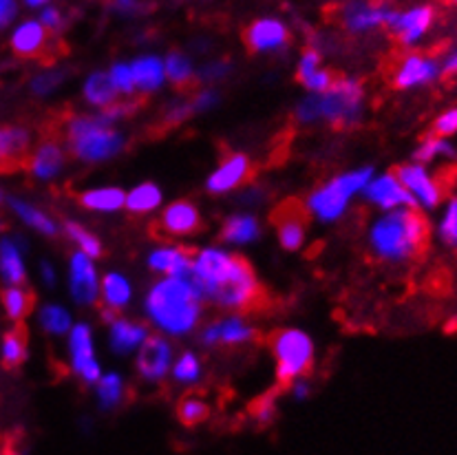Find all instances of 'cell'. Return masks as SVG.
Returning <instances> with one entry per match:
<instances>
[{
    "label": "cell",
    "mask_w": 457,
    "mask_h": 455,
    "mask_svg": "<svg viewBox=\"0 0 457 455\" xmlns=\"http://www.w3.org/2000/svg\"><path fill=\"white\" fill-rule=\"evenodd\" d=\"M362 193H365L367 202L374 203L382 212L395 211V208H416V202H413V197L404 188L403 182L395 178V173L371 178L365 188H362Z\"/></svg>",
    "instance_id": "obj_19"
},
{
    "label": "cell",
    "mask_w": 457,
    "mask_h": 455,
    "mask_svg": "<svg viewBox=\"0 0 457 455\" xmlns=\"http://www.w3.org/2000/svg\"><path fill=\"white\" fill-rule=\"evenodd\" d=\"M431 236L427 212L418 208H395L385 211L371 221L367 230V244L376 261L385 266H407L424 254Z\"/></svg>",
    "instance_id": "obj_2"
},
{
    "label": "cell",
    "mask_w": 457,
    "mask_h": 455,
    "mask_svg": "<svg viewBox=\"0 0 457 455\" xmlns=\"http://www.w3.org/2000/svg\"><path fill=\"white\" fill-rule=\"evenodd\" d=\"M230 71H232V64L228 62V60H214V62H208L206 67L199 69L197 80L204 82V85H214V82L223 80Z\"/></svg>",
    "instance_id": "obj_48"
},
{
    "label": "cell",
    "mask_w": 457,
    "mask_h": 455,
    "mask_svg": "<svg viewBox=\"0 0 457 455\" xmlns=\"http://www.w3.org/2000/svg\"><path fill=\"white\" fill-rule=\"evenodd\" d=\"M111 80H113L115 89H118L120 95H133L135 91V80H133V69L126 62H115L111 67Z\"/></svg>",
    "instance_id": "obj_46"
},
{
    "label": "cell",
    "mask_w": 457,
    "mask_h": 455,
    "mask_svg": "<svg viewBox=\"0 0 457 455\" xmlns=\"http://www.w3.org/2000/svg\"><path fill=\"white\" fill-rule=\"evenodd\" d=\"M27 277L25 241L12 232H0V285H25Z\"/></svg>",
    "instance_id": "obj_17"
},
{
    "label": "cell",
    "mask_w": 457,
    "mask_h": 455,
    "mask_svg": "<svg viewBox=\"0 0 457 455\" xmlns=\"http://www.w3.org/2000/svg\"><path fill=\"white\" fill-rule=\"evenodd\" d=\"M365 111V89L356 78H336L323 93H310L298 102L296 120L301 124H332L336 128L356 127Z\"/></svg>",
    "instance_id": "obj_4"
},
{
    "label": "cell",
    "mask_w": 457,
    "mask_h": 455,
    "mask_svg": "<svg viewBox=\"0 0 457 455\" xmlns=\"http://www.w3.org/2000/svg\"><path fill=\"white\" fill-rule=\"evenodd\" d=\"M0 232H3V226H0Z\"/></svg>",
    "instance_id": "obj_61"
},
{
    "label": "cell",
    "mask_w": 457,
    "mask_h": 455,
    "mask_svg": "<svg viewBox=\"0 0 457 455\" xmlns=\"http://www.w3.org/2000/svg\"><path fill=\"white\" fill-rule=\"evenodd\" d=\"M252 175V161L244 153L228 155L206 179V190L210 194H228L244 186Z\"/></svg>",
    "instance_id": "obj_21"
},
{
    "label": "cell",
    "mask_w": 457,
    "mask_h": 455,
    "mask_svg": "<svg viewBox=\"0 0 457 455\" xmlns=\"http://www.w3.org/2000/svg\"><path fill=\"white\" fill-rule=\"evenodd\" d=\"M394 173L403 182L404 188L409 190L418 211H437L446 199V186L433 173L431 166H424L420 161H407V164H400Z\"/></svg>",
    "instance_id": "obj_8"
},
{
    "label": "cell",
    "mask_w": 457,
    "mask_h": 455,
    "mask_svg": "<svg viewBox=\"0 0 457 455\" xmlns=\"http://www.w3.org/2000/svg\"><path fill=\"white\" fill-rule=\"evenodd\" d=\"M244 43L252 54H274L290 43V29L278 18H259L248 25Z\"/></svg>",
    "instance_id": "obj_20"
},
{
    "label": "cell",
    "mask_w": 457,
    "mask_h": 455,
    "mask_svg": "<svg viewBox=\"0 0 457 455\" xmlns=\"http://www.w3.org/2000/svg\"><path fill=\"white\" fill-rule=\"evenodd\" d=\"M172 356H175V352H172L168 338L146 336V341L137 347V359H135L137 374L146 383H160V380H164L170 374Z\"/></svg>",
    "instance_id": "obj_15"
},
{
    "label": "cell",
    "mask_w": 457,
    "mask_h": 455,
    "mask_svg": "<svg viewBox=\"0 0 457 455\" xmlns=\"http://www.w3.org/2000/svg\"><path fill=\"white\" fill-rule=\"evenodd\" d=\"M440 217H437L436 224V235L446 248L457 250V193L446 194V199L442 202Z\"/></svg>",
    "instance_id": "obj_40"
},
{
    "label": "cell",
    "mask_w": 457,
    "mask_h": 455,
    "mask_svg": "<svg viewBox=\"0 0 457 455\" xmlns=\"http://www.w3.org/2000/svg\"><path fill=\"white\" fill-rule=\"evenodd\" d=\"M7 34V46L16 58L31 60L40 58L49 46V31L38 18H18Z\"/></svg>",
    "instance_id": "obj_14"
},
{
    "label": "cell",
    "mask_w": 457,
    "mask_h": 455,
    "mask_svg": "<svg viewBox=\"0 0 457 455\" xmlns=\"http://www.w3.org/2000/svg\"><path fill=\"white\" fill-rule=\"evenodd\" d=\"M29 356V347H27V336L22 329H9L0 338V363L9 369L21 367Z\"/></svg>",
    "instance_id": "obj_37"
},
{
    "label": "cell",
    "mask_w": 457,
    "mask_h": 455,
    "mask_svg": "<svg viewBox=\"0 0 457 455\" xmlns=\"http://www.w3.org/2000/svg\"><path fill=\"white\" fill-rule=\"evenodd\" d=\"M442 80V60L431 54L409 51L395 60L391 69V85L398 91H413Z\"/></svg>",
    "instance_id": "obj_9"
},
{
    "label": "cell",
    "mask_w": 457,
    "mask_h": 455,
    "mask_svg": "<svg viewBox=\"0 0 457 455\" xmlns=\"http://www.w3.org/2000/svg\"><path fill=\"white\" fill-rule=\"evenodd\" d=\"M100 301L106 312H122L133 301V283L120 272H109L100 278Z\"/></svg>",
    "instance_id": "obj_29"
},
{
    "label": "cell",
    "mask_w": 457,
    "mask_h": 455,
    "mask_svg": "<svg viewBox=\"0 0 457 455\" xmlns=\"http://www.w3.org/2000/svg\"><path fill=\"white\" fill-rule=\"evenodd\" d=\"M433 136H440V137L457 136V106L437 115L436 122H433Z\"/></svg>",
    "instance_id": "obj_50"
},
{
    "label": "cell",
    "mask_w": 457,
    "mask_h": 455,
    "mask_svg": "<svg viewBox=\"0 0 457 455\" xmlns=\"http://www.w3.org/2000/svg\"><path fill=\"white\" fill-rule=\"evenodd\" d=\"M0 308L12 323L21 325L34 310V294L27 285H4L0 292Z\"/></svg>",
    "instance_id": "obj_35"
},
{
    "label": "cell",
    "mask_w": 457,
    "mask_h": 455,
    "mask_svg": "<svg viewBox=\"0 0 457 455\" xmlns=\"http://www.w3.org/2000/svg\"><path fill=\"white\" fill-rule=\"evenodd\" d=\"M7 208L22 226L29 228V230L38 232L42 236H55L58 235V224H55L54 217L49 212L42 211L36 203L27 202L22 197H7Z\"/></svg>",
    "instance_id": "obj_26"
},
{
    "label": "cell",
    "mask_w": 457,
    "mask_h": 455,
    "mask_svg": "<svg viewBox=\"0 0 457 455\" xmlns=\"http://www.w3.org/2000/svg\"><path fill=\"white\" fill-rule=\"evenodd\" d=\"M433 25H436V9L431 4H416L411 9H404V12L395 9L386 29L394 34V38L400 45L411 49V46L422 43L424 36L433 29Z\"/></svg>",
    "instance_id": "obj_12"
},
{
    "label": "cell",
    "mask_w": 457,
    "mask_h": 455,
    "mask_svg": "<svg viewBox=\"0 0 457 455\" xmlns=\"http://www.w3.org/2000/svg\"><path fill=\"white\" fill-rule=\"evenodd\" d=\"M219 102V95L214 89H202L199 93H195L193 100H190V104H193V111L195 113H204V111H210L214 109Z\"/></svg>",
    "instance_id": "obj_53"
},
{
    "label": "cell",
    "mask_w": 457,
    "mask_h": 455,
    "mask_svg": "<svg viewBox=\"0 0 457 455\" xmlns=\"http://www.w3.org/2000/svg\"><path fill=\"white\" fill-rule=\"evenodd\" d=\"M162 232L170 236H190L202 228V212L188 199L172 202L160 215Z\"/></svg>",
    "instance_id": "obj_23"
},
{
    "label": "cell",
    "mask_w": 457,
    "mask_h": 455,
    "mask_svg": "<svg viewBox=\"0 0 457 455\" xmlns=\"http://www.w3.org/2000/svg\"><path fill=\"white\" fill-rule=\"evenodd\" d=\"M38 325L45 334L60 338L64 334H69V329L73 327V318L64 305L45 303L38 310Z\"/></svg>",
    "instance_id": "obj_39"
},
{
    "label": "cell",
    "mask_w": 457,
    "mask_h": 455,
    "mask_svg": "<svg viewBox=\"0 0 457 455\" xmlns=\"http://www.w3.org/2000/svg\"><path fill=\"white\" fill-rule=\"evenodd\" d=\"M111 12L118 13V16H137L146 9L144 0H109Z\"/></svg>",
    "instance_id": "obj_52"
},
{
    "label": "cell",
    "mask_w": 457,
    "mask_h": 455,
    "mask_svg": "<svg viewBox=\"0 0 457 455\" xmlns=\"http://www.w3.org/2000/svg\"><path fill=\"white\" fill-rule=\"evenodd\" d=\"M40 281L45 283L46 287H54L55 281H58V274H55V268L51 266L49 261L40 263Z\"/></svg>",
    "instance_id": "obj_56"
},
{
    "label": "cell",
    "mask_w": 457,
    "mask_h": 455,
    "mask_svg": "<svg viewBox=\"0 0 457 455\" xmlns=\"http://www.w3.org/2000/svg\"><path fill=\"white\" fill-rule=\"evenodd\" d=\"M223 244L228 245H248L261 236V224L254 215H232L223 221L219 232Z\"/></svg>",
    "instance_id": "obj_34"
},
{
    "label": "cell",
    "mask_w": 457,
    "mask_h": 455,
    "mask_svg": "<svg viewBox=\"0 0 457 455\" xmlns=\"http://www.w3.org/2000/svg\"><path fill=\"white\" fill-rule=\"evenodd\" d=\"M177 416H179L181 425L195 426L202 425L204 420L210 416V407L204 398L199 396H188L179 402V410H177Z\"/></svg>",
    "instance_id": "obj_44"
},
{
    "label": "cell",
    "mask_w": 457,
    "mask_h": 455,
    "mask_svg": "<svg viewBox=\"0 0 457 455\" xmlns=\"http://www.w3.org/2000/svg\"><path fill=\"white\" fill-rule=\"evenodd\" d=\"M4 203H7V194H4L3 186H0V208H3V206H4Z\"/></svg>",
    "instance_id": "obj_58"
},
{
    "label": "cell",
    "mask_w": 457,
    "mask_h": 455,
    "mask_svg": "<svg viewBox=\"0 0 457 455\" xmlns=\"http://www.w3.org/2000/svg\"><path fill=\"white\" fill-rule=\"evenodd\" d=\"M274 360H277V378L281 385H292L303 378L314 365V343L303 329H278L270 341Z\"/></svg>",
    "instance_id": "obj_7"
},
{
    "label": "cell",
    "mask_w": 457,
    "mask_h": 455,
    "mask_svg": "<svg viewBox=\"0 0 457 455\" xmlns=\"http://www.w3.org/2000/svg\"><path fill=\"white\" fill-rule=\"evenodd\" d=\"M118 95L120 93L115 89L109 71H93L82 85L84 102L96 111H102L106 109V106L115 104V102H118Z\"/></svg>",
    "instance_id": "obj_33"
},
{
    "label": "cell",
    "mask_w": 457,
    "mask_h": 455,
    "mask_svg": "<svg viewBox=\"0 0 457 455\" xmlns=\"http://www.w3.org/2000/svg\"><path fill=\"white\" fill-rule=\"evenodd\" d=\"M250 341H254V329L241 317H226L221 320H214V323H208L202 329V343L206 347H239Z\"/></svg>",
    "instance_id": "obj_22"
},
{
    "label": "cell",
    "mask_w": 457,
    "mask_h": 455,
    "mask_svg": "<svg viewBox=\"0 0 457 455\" xmlns=\"http://www.w3.org/2000/svg\"><path fill=\"white\" fill-rule=\"evenodd\" d=\"M69 153L84 164H104L124 151L126 137L104 115H71L64 124Z\"/></svg>",
    "instance_id": "obj_5"
},
{
    "label": "cell",
    "mask_w": 457,
    "mask_h": 455,
    "mask_svg": "<svg viewBox=\"0 0 457 455\" xmlns=\"http://www.w3.org/2000/svg\"><path fill=\"white\" fill-rule=\"evenodd\" d=\"M202 290L188 270L177 277H162L146 292L144 312L166 336H186L202 320Z\"/></svg>",
    "instance_id": "obj_3"
},
{
    "label": "cell",
    "mask_w": 457,
    "mask_h": 455,
    "mask_svg": "<svg viewBox=\"0 0 457 455\" xmlns=\"http://www.w3.org/2000/svg\"><path fill=\"white\" fill-rule=\"evenodd\" d=\"M446 3H449V4H455V7H457V0H446Z\"/></svg>",
    "instance_id": "obj_59"
},
{
    "label": "cell",
    "mask_w": 457,
    "mask_h": 455,
    "mask_svg": "<svg viewBox=\"0 0 457 455\" xmlns=\"http://www.w3.org/2000/svg\"><path fill=\"white\" fill-rule=\"evenodd\" d=\"M148 336V327L144 323H135L129 318H118L111 320L109 327V347L115 354H130V352L137 350Z\"/></svg>",
    "instance_id": "obj_28"
},
{
    "label": "cell",
    "mask_w": 457,
    "mask_h": 455,
    "mask_svg": "<svg viewBox=\"0 0 457 455\" xmlns=\"http://www.w3.org/2000/svg\"><path fill=\"white\" fill-rule=\"evenodd\" d=\"M442 60V78H457V46L446 51Z\"/></svg>",
    "instance_id": "obj_55"
},
{
    "label": "cell",
    "mask_w": 457,
    "mask_h": 455,
    "mask_svg": "<svg viewBox=\"0 0 457 455\" xmlns=\"http://www.w3.org/2000/svg\"><path fill=\"white\" fill-rule=\"evenodd\" d=\"M21 0H0V31H7L21 16Z\"/></svg>",
    "instance_id": "obj_51"
},
{
    "label": "cell",
    "mask_w": 457,
    "mask_h": 455,
    "mask_svg": "<svg viewBox=\"0 0 457 455\" xmlns=\"http://www.w3.org/2000/svg\"><path fill=\"white\" fill-rule=\"evenodd\" d=\"M148 268L162 277H177L193 268V254L181 245H160L146 259Z\"/></svg>",
    "instance_id": "obj_27"
},
{
    "label": "cell",
    "mask_w": 457,
    "mask_h": 455,
    "mask_svg": "<svg viewBox=\"0 0 457 455\" xmlns=\"http://www.w3.org/2000/svg\"><path fill=\"white\" fill-rule=\"evenodd\" d=\"M170 374L175 383L179 385H195L202 378V363L193 352H184L177 360H172Z\"/></svg>",
    "instance_id": "obj_43"
},
{
    "label": "cell",
    "mask_w": 457,
    "mask_h": 455,
    "mask_svg": "<svg viewBox=\"0 0 457 455\" xmlns=\"http://www.w3.org/2000/svg\"><path fill=\"white\" fill-rule=\"evenodd\" d=\"M166 69V80L175 85L177 89H190L195 80H197V71H195L193 62L186 54L181 51H170L164 60Z\"/></svg>",
    "instance_id": "obj_38"
},
{
    "label": "cell",
    "mask_w": 457,
    "mask_h": 455,
    "mask_svg": "<svg viewBox=\"0 0 457 455\" xmlns=\"http://www.w3.org/2000/svg\"><path fill=\"white\" fill-rule=\"evenodd\" d=\"M69 360L71 369L82 383L96 385L102 376V367L96 359L93 332L87 323H78L69 329Z\"/></svg>",
    "instance_id": "obj_13"
},
{
    "label": "cell",
    "mask_w": 457,
    "mask_h": 455,
    "mask_svg": "<svg viewBox=\"0 0 457 455\" xmlns=\"http://www.w3.org/2000/svg\"><path fill=\"white\" fill-rule=\"evenodd\" d=\"M130 69H133V80L135 89L142 93H155L164 87L166 82V69L164 60L160 55H139L137 60L130 62Z\"/></svg>",
    "instance_id": "obj_30"
},
{
    "label": "cell",
    "mask_w": 457,
    "mask_h": 455,
    "mask_svg": "<svg viewBox=\"0 0 457 455\" xmlns=\"http://www.w3.org/2000/svg\"><path fill=\"white\" fill-rule=\"evenodd\" d=\"M296 78L303 87L310 93H323L334 85L336 76L329 69H325L320 64V51L310 46V49L303 51L301 60H298L296 67Z\"/></svg>",
    "instance_id": "obj_25"
},
{
    "label": "cell",
    "mask_w": 457,
    "mask_h": 455,
    "mask_svg": "<svg viewBox=\"0 0 457 455\" xmlns=\"http://www.w3.org/2000/svg\"><path fill=\"white\" fill-rule=\"evenodd\" d=\"M272 224L277 228L278 244L287 252H296L305 244L307 230V215L305 208L298 202H286L274 211Z\"/></svg>",
    "instance_id": "obj_18"
},
{
    "label": "cell",
    "mask_w": 457,
    "mask_h": 455,
    "mask_svg": "<svg viewBox=\"0 0 457 455\" xmlns=\"http://www.w3.org/2000/svg\"><path fill=\"white\" fill-rule=\"evenodd\" d=\"M453 320H455V323H457V314H455V317H453Z\"/></svg>",
    "instance_id": "obj_60"
},
{
    "label": "cell",
    "mask_w": 457,
    "mask_h": 455,
    "mask_svg": "<svg viewBox=\"0 0 457 455\" xmlns=\"http://www.w3.org/2000/svg\"><path fill=\"white\" fill-rule=\"evenodd\" d=\"M413 161H420L424 166H436V164H446V166H457V148L451 142V137H440V136H428L420 142V146L413 151Z\"/></svg>",
    "instance_id": "obj_31"
},
{
    "label": "cell",
    "mask_w": 457,
    "mask_h": 455,
    "mask_svg": "<svg viewBox=\"0 0 457 455\" xmlns=\"http://www.w3.org/2000/svg\"><path fill=\"white\" fill-rule=\"evenodd\" d=\"M64 166H67V155H64V148L58 139L40 142L38 146L31 148L25 160L27 173L40 184L55 182L64 173Z\"/></svg>",
    "instance_id": "obj_16"
},
{
    "label": "cell",
    "mask_w": 457,
    "mask_h": 455,
    "mask_svg": "<svg viewBox=\"0 0 457 455\" xmlns=\"http://www.w3.org/2000/svg\"><path fill=\"white\" fill-rule=\"evenodd\" d=\"M193 104H190V100H181V97H177V100H170L166 104L164 109V124L166 127H177V124L186 122V120L193 115Z\"/></svg>",
    "instance_id": "obj_47"
},
{
    "label": "cell",
    "mask_w": 457,
    "mask_h": 455,
    "mask_svg": "<svg viewBox=\"0 0 457 455\" xmlns=\"http://www.w3.org/2000/svg\"><path fill=\"white\" fill-rule=\"evenodd\" d=\"M49 3L51 0H21L22 7H27V9H42L45 4H49Z\"/></svg>",
    "instance_id": "obj_57"
},
{
    "label": "cell",
    "mask_w": 457,
    "mask_h": 455,
    "mask_svg": "<svg viewBox=\"0 0 457 455\" xmlns=\"http://www.w3.org/2000/svg\"><path fill=\"white\" fill-rule=\"evenodd\" d=\"M62 230H64V235H67L69 239L78 245V250L87 252L88 257L97 259L102 254V250H104L102 248L100 239H97L91 230H87L82 224H78V221H64Z\"/></svg>",
    "instance_id": "obj_42"
},
{
    "label": "cell",
    "mask_w": 457,
    "mask_h": 455,
    "mask_svg": "<svg viewBox=\"0 0 457 455\" xmlns=\"http://www.w3.org/2000/svg\"><path fill=\"white\" fill-rule=\"evenodd\" d=\"M252 413H254V418L261 422V425H268V422H272L274 413H277V405H274L272 398L265 396L263 401L256 402L254 410H252Z\"/></svg>",
    "instance_id": "obj_54"
},
{
    "label": "cell",
    "mask_w": 457,
    "mask_h": 455,
    "mask_svg": "<svg viewBox=\"0 0 457 455\" xmlns=\"http://www.w3.org/2000/svg\"><path fill=\"white\" fill-rule=\"evenodd\" d=\"M78 202L84 211L102 212V215H113L124 208L126 193L115 186H100V188H88L78 194Z\"/></svg>",
    "instance_id": "obj_32"
},
{
    "label": "cell",
    "mask_w": 457,
    "mask_h": 455,
    "mask_svg": "<svg viewBox=\"0 0 457 455\" xmlns=\"http://www.w3.org/2000/svg\"><path fill=\"white\" fill-rule=\"evenodd\" d=\"M371 178H374V169H371V166L336 175L334 179L319 186V188L307 197V211H310L316 219L323 221V224H332V221L340 219V217L347 212L353 194L361 193Z\"/></svg>",
    "instance_id": "obj_6"
},
{
    "label": "cell",
    "mask_w": 457,
    "mask_h": 455,
    "mask_svg": "<svg viewBox=\"0 0 457 455\" xmlns=\"http://www.w3.org/2000/svg\"><path fill=\"white\" fill-rule=\"evenodd\" d=\"M195 283L204 301L232 312H250L263 301V287L244 257L221 248H204L193 254Z\"/></svg>",
    "instance_id": "obj_1"
},
{
    "label": "cell",
    "mask_w": 457,
    "mask_h": 455,
    "mask_svg": "<svg viewBox=\"0 0 457 455\" xmlns=\"http://www.w3.org/2000/svg\"><path fill=\"white\" fill-rule=\"evenodd\" d=\"M395 9L380 0H349L340 9V22L349 34H370L386 27L394 18Z\"/></svg>",
    "instance_id": "obj_10"
},
{
    "label": "cell",
    "mask_w": 457,
    "mask_h": 455,
    "mask_svg": "<svg viewBox=\"0 0 457 455\" xmlns=\"http://www.w3.org/2000/svg\"><path fill=\"white\" fill-rule=\"evenodd\" d=\"M31 151V131L18 124H0V170L25 164Z\"/></svg>",
    "instance_id": "obj_24"
},
{
    "label": "cell",
    "mask_w": 457,
    "mask_h": 455,
    "mask_svg": "<svg viewBox=\"0 0 457 455\" xmlns=\"http://www.w3.org/2000/svg\"><path fill=\"white\" fill-rule=\"evenodd\" d=\"M162 199H164V194H162L160 186L144 182L126 193L124 208L130 215H148V212H155L162 206Z\"/></svg>",
    "instance_id": "obj_36"
},
{
    "label": "cell",
    "mask_w": 457,
    "mask_h": 455,
    "mask_svg": "<svg viewBox=\"0 0 457 455\" xmlns=\"http://www.w3.org/2000/svg\"><path fill=\"white\" fill-rule=\"evenodd\" d=\"M96 396L102 410H115L120 401L124 398V380L122 376L111 371V374H102L100 380L96 383Z\"/></svg>",
    "instance_id": "obj_41"
},
{
    "label": "cell",
    "mask_w": 457,
    "mask_h": 455,
    "mask_svg": "<svg viewBox=\"0 0 457 455\" xmlns=\"http://www.w3.org/2000/svg\"><path fill=\"white\" fill-rule=\"evenodd\" d=\"M69 294L82 308H91L100 301V274L93 257L82 250L69 257Z\"/></svg>",
    "instance_id": "obj_11"
},
{
    "label": "cell",
    "mask_w": 457,
    "mask_h": 455,
    "mask_svg": "<svg viewBox=\"0 0 457 455\" xmlns=\"http://www.w3.org/2000/svg\"><path fill=\"white\" fill-rule=\"evenodd\" d=\"M38 12H40L38 21L46 27V31H49V34H58V31H62L64 13L58 4L49 3V4H45L42 9H38Z\"/></svg>",
    "instance_id": "obj_49"
},
{
    "label": "cell",
    "mask_w": 457,
    "mask_h": 455,
    "mask_svg": "<svg viewBox=\"0 0 457 455\" xmlns=\"http://www.w3.org/2000/svg\"><path fill=\"white\" fill-rule=\"evenodd\" d=\"M62 80H64V73L58 71V69H54V71H40L31 78L29 89L34 95L45 97V95H51V93L58 89V87L62 85Z\"/></svg>",
    "instance_id": "obj_45"
}]
</instances>
